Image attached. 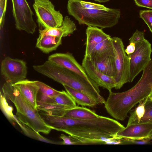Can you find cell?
I'll return each mask as SVG.
<instances>
[{
    "instance_id": "1",
    "label": "cell",
    "mask_w": 152,
    "mask_h": 152,
    "mask_svg": "<svg viewBox=\"0 0 152 152\" xmlns=\"http://www.w3.org/2000/svg\"><path fill=\"white\" fill-rule=\"evenodd\" d=\"M39 113L52 129L68 134L78 141L79 145L105 144L125 128L117 121L103 116L81 120L51 115L42 111Z\"/></svg>"
},
{
    "instance_id": "2",
    "label": "cell",
    "mask_w": 152,
    "mask_h": 152,
    "mask_svg": "<svg viewBox=\"0 0 152 152\" xmlns=\"http://www.w3.org/2000/svg\"><path fill=\"white\" fill-rule=\"evenodd\" d=\"M137 83L130 89L121 93L109 92L104 104L107 112L117 120L124 121L128 113L152 92V60L143 70Z\"/></svg>"
},
{
    "instance_id": "3",
    "label": "cell",
    "mask_w": 152,
    "mask_h": 152,
    "mask_svg": "<svg viewBox=\"0 0 152 152\" xmlns=\"http://www.w3.org/2000/svg\"><path fill=\"white\" fill-rule=\"evenodd\" d=\"M37 72L63 86L81 92L94 99L98 104H104L106 101L100 94L99 86L78 74L48 60L41 65L33 66Z\"/></svg>"
},
{
    "instance_id": "4",
    "label": "cell",
    "mask_w": 152,
    "mask_h": 152,
    "mask_svg": "<svg viewBox=\"0 0 152 152\" xmlns=\"http://www.w3.org/2000/svg\"><path fill=\"white\" fill-rule=\"evenodd\" d=\"M2 94L12 102L16 110V117L20 122L38 132L49 134L52 129L41 116L12 85L6 82L2 87Z\"/></svg>"
},
{
    "instance_id": "5",
    "label": "cell",
    "mask_w": 152,
    "mask_h": 152,
    "mask_svg": "<svg viewBox=\"0 0 152 152\" xmlns=\"http://www.w3.org/2000/svg\"><path fill=\"white\" fill-rule=\"evenodd\" d=\"M80 0H68L67 10L69 14L79 23L101 28H111L116 25L120 18L119 9L110 8L108 10L90 9L83 7Z\"/></svg>"
},
{
    "instance_id": "6",
    "label": "cell",
    "mask_w": 152,
    "mask_h": 152,
    "mask_svg": "<svg viewBox=\"0 0 152 152\" xmlns=\"http://www.w3.org/2000/svg\"><path fill=\"white\" fill-rule=\"evenodd\" d=\"M116 73L114 77L116 89H120L129 81V60L125 52L122 39L118 37H111Z\"/></svg>"
},
{
    "instance_id": "7",
    "label": "cell",
    "mask_w": 152,
    "mask_h": 152,
    "mask_svg": "<svg viewBox=\"0 0 152 152\" xmlns=\"http://www.w3.org/2000/svg\"><path fill=\"white\" fill-rule=\"evenodd\" d=\"M33 7L39 26L44 29L61 26L64 20L62 15L57 11L49 0H34Z\"/></svg>"
},
{
    "instance_id": "8",
    "label": "cell",
    "mask_w": 152,
    "mask_h": 152,
    "mask_svg": "<svg viewBox=\"0 0 152 152\" xmlns=\"http://www.w3.org/2000/svg\"><path fill=\"white\" fill-rule=\"evenodd\" d=\"M135 44V51L128 56L129 60V83L132 82L151 60L152 49L151 44L148 41L145 39Z\"/></svg>"
},
{
    "instance_id": "9",
    "label": "cell",
    "mask_w": 152,
    "mask_h": 152,
    "mask_svg": "<svg viewBox=\"0 0 152 152\" xmlns=\"http://www.w3.org/2000/svg\"><path fill=\"white\" fill-rule=\"evenodd\" d=\"M11 0L12 15L16 29L28 34H33L37 25L33 19L34 13L26 0Z\"/></svg>"
},
{
    "instance_id": "10",
    "label": "cell",
    "mask_w": 152,
    "mask_h": 152,
    "mask_svg": "<svg viewBox=\"0 0 152 152\" xmlns=\"http://www.w3.org/2000/svg\"><path fill=\"white\" fill-rule=\"evenodd\" d=\"M1 72L6 82L15 84L26 78V63L22 60L7 57L1 62Z\"/></svg>"
},
{
    "instance_id": "11",
    "label": "cell",
    "mask_w": 152,
    "mask_h": 152,
    "mask_svg": "<svg viewBox=\"0 0 152 152\" xmlns=\"http://www.w3.org/2000/svg\"><path fill=\"white\" fill-rule=\"evenodd\" d=\"M48 60L78 74L90 81L94 82L88 77L82 65L71 53H56L49 56Z\"/></svg>"
},
{
    "instance_id": "12",
    "label": "cell",
    "mask_w": 152,
    "mask_h": 152,
    "mask_svg": "<svg viewBox=\"0 0 152 152\" xmlns=\"http://www.w3.org/2000/svg\"><path fill=\"white\" fill-rule=\"evenodd\" d=\"M82 65L88 77L99 86L107 89L109 92L115 88L114 78L104 74L97 69L87 57L84 56Z\"/></svg>"
},
{
    "instance_id": "13",
    "label": "cell",
    "mask_w": 152,
    "mask_h": 152,
    "mask_svg": "<svg viewBox=\"0 0 152 152\" xmlns=\"http://www.w3.org/2000/svg\"><path fill=\"white\" fill-rule=\"evenodd\" d=\"M130 113L127 126L139 124H152V100L147 97L140 101Z\"/></svg>"
},
{
    "instance_id": "14",
    "label": "cell",
    "mask_w": 152,
    "mask_h": 152,
    "mask_svg": "<svg viewBox=\"0 0 152 152\" xmlns=\"http://www.w3.org/2000/svg\"><path fill=\"white\" fill-rule=\"evenodd\" d=\"M152 133V124L146 123L127 126L119 131L116 137L129 140L148 138Z\"/></svg>"
},
{
    "instance_id": "15",
    "label": "cell",
    "mask_w": 152,
    "mask_h": 152,
    "mask_svg": "<svg viewBox=\"0 0 152 152\" xmlns=\"http://www.w3.org/2000/svg\"><path fill=\"white\" fill-rule=\"evenodd\" d=\"M12 85L34 109L37 110V97L39 88L35 81L25 79Z\"/></svg>"
},
{
    "instance_id": "16",
    "label": "cell",
    "mask_w": 152,
    "mask_h": 152,
    "mask_svg": "<svg viewBox=\"0 0 152 152\" xmlns=\"http://www.w3.org/2000/svg\"><path fill=\"white\" fill-rule=\"evenodd\" d=\"M86 50L84 56H88L98 44L111 38L102 29L97 27L88 26L86 30Z\"/></svg>"
},
{
    "instance_id": "17",
    "label": "cell",
    "mask_w": 152,
    "mask_h": 152,
    "mask_svg": "<svg viewBox=\"0 0 152 152\" xmlns=\"http://www.w3.org/2000/svg\"><path fill=\"white\" fill-rule=\"evenodd\" d=\"M77 30L76 26L73 21L67 16L65 17L62 25L59 27L39 29V35H48L62 38L73 34Z\"/></svg>"
},
{
    "instance_id": "18",
    "label": "cell",
    "mask_w": 152,
    "mask_h": 152,
    "mask_svg": "<svg viewBox=\"0 0 152 152\" xmlns=\"http://www.w3.org/2000/svg\"><path fill=\"white\" fill-rule=\"evenodd\" d=\"M113 54L111 37L97 45L88 56H84L87 57L91 62H94Z\"/></svg>"
},
{
    "instance_id": "19",
    "label": "cell",
    "mask_w": 152,
    "mask_h": 152,
    "mask_svg": "<svg viewBox=\"0 0 152 152\" xmlns=\"http://www.w3.org/2000/svg\"><path fill=\"white\" fill-rule=\"evenodd\" d=\"M62 43V38L48 35L39 34L36 47L45 53H48L56 50Z\"/></svg>"
},
{
    "instance_id": "20",
    "label": "cell",
    "mask_w": 152,
    "mask_h": 152,
    "mask_svg": "<svg viewBox=\"0 0 152 152\" xmlns=\"http://www.w3.org/2000/svg\"><path fill=\"white\" fill-rule=\"evenodd\" d=\"M63 116L76 119L86 120L97 118L100 115L88 108L76 106L66 110Z\"/></svg>"
},
{
    "instance_id": "21",
    "label": "cell",
    "mask_w": 152,
    "mask_h": 152,
    "mask_svg": "<svg viewBox=\"0 0 152 152\" xmlns=\"http://www.w3.org/2000/svg\"><path fill=\"white\" fill-rule=\"evenodd\" d=\"M92 62L97 69L104 74L115 77L116 71L114 54L107 56L98 61Z\"/></svg>"
},
{
    "instance_id": "22",
    "label": "cell",
    "mask_w": 152,
    "mask_h": 152,
    "mask_svg": "<svg viewBox=\"0 0 152 152\" xmlns=\"http://www.w3.org/2000/svg\"><path fill=\"white\" fill-rule=\"evenodd\" d=\"M66 91L78 105L93 107L98 104L93 99L86 94L66 86H63Z\"/></svg>"
},
{
    "instance_id": "23",
    "label": "cell",
    "mask_w": 152,
    "mask_h": 152,
    "mask_svg": "<svg viewBox=\"0 0 152 152\" xmlns=\"http://www.w3.org/2000/svg\"><path fill=\"white\" fill-rule=\"evenodd\" d=\"M44 103H56L70 108L77 106L76 103L70 95L64 91H61L60 93L55 96L47 97Z\"/></svg>"
},
{
    "instance_id": "24",
    "label": "cell",
    "mask_w": 152,
    "mask_h": 152,
    "mask_svg": "<svg viewBox=\"0 0 152 152\" xmlns=\"http://www.w3.org/2000/svg\"><path fill=\"white\" fill-rule=\"evenodd\" d=\"M16 117V116H15ZM15 121L24 133L31 138L43 142L56 145H62V141H56L47 139L41 135L39 132L33 130L19 121L16 118Z\"/></svg>"
},
{
    "instance_id": "25",
    "label": "cell",
    "mask_w": 152,
    "mask_h": 152,
    "mask_svg": "<svg viewBox=\"0 0 152 152\" xmlns=\"http://www.w3.org/2000/svg\"><path fill=\"white\" fill-rule=\"evenodd\" d=\"M35 81L39 88L38 94L39 95V97L37 98V105L41 104L46 97L55 96L61 92V91L56 90L42 82Z\"/></svg>"
},
{
    "instance_id": "26",
    "label": "cell",
    "mask_w": 152,
    "mask_h": 152,
    "mask_svg": "<svg viewBox=\"0 0 152 152\" xmlns=\"http://www.w3.org/2000/svg\"><path fill=\"white\" fill-rule=\"evenodd\" d=\"M7 99L0 92V106L1 110L8 120L12 124L15 121L16 117L13 113V107L9 105Z\"/></svg>"
},
{
    "instance_id": "27",
    "label": "cell",
    "mask_w": 152,
    "mask_h": 152,
    "mask_svg": "<svg viewBox=\"0 0 152 152\" xmlns=\"http://www.w3.org/2000/svg\"><path fill=\"white\" fill-rule=\"evenodd\" d=\"M139 15L148 26L152 33V10H140Z\"/></svg>"
},
{
    "instance_id": "28",
    "label": "cell",
    "mask_w": 152,
    "mask_h": 152,
    "mask_svg": "<svg viewBox=\"0 0 152 152\" xmlns=\"http://www.w3.org/2000/svg\"><path fill=\"white\" fill-rule=\"evenodd\" d=\"M80 3L81 6L86 9L104 10H108L110 9L105 7L103 5L82 0H80Z\"/></svg>"
},
{
    "instance_id": "29",
    "label": "cell",
    "mask_w": 152,
    "mask_h": 152,
    "mask_svg": "<svg viewBox=\"0 0 152 152\" xmlns=\"http://www.w3.org/2000/svg\"><path fill=\"white\" fill-rule=\"evenodd\" d=\"M145 38L144 32L136 30L132 35L129 39V42L135 43L137 42L141 41Z\"/></svg>"
},
{
    "instance_id": "30",
    "label": "cell",
    "mask_w": 152,
    "mask_h": 152,
    "mask_svg": "<svg viewBox=\"0 0 152 152\" xmlns=\"http://www.w3.org/2000/svg\"><path fill=\"white\" fill-rule=\"evenodd\" d=\"M60 138L63 140L62 141V145H79L78 142L69 135L67 136L61 134Z\"/></svg>"
},
{
    "instance_id": "31",
    "label": "cell",
    "mask_w": 152,
    "mask_h": 152,
    "mask_svg": "<svg viewBox=\"0 0 152 152\" xmlns=\"http://www.w3.org/2000/svg\"><path fill=\"white\" fill-rule=\"evenodd\" d=\"M7 0H0V25L1 26L4 24V16L6 10Z\"/></svg>"
},
{
    "instance_id": "32",
    "label": "cell",
    "mask_w": 152,
    "mask_h": 152,
    "mask_svg": "<svg viewBox=\"0 0 152 152\" xmlns=\"http://www.w3.org/2000/svg\"><path fill=\"white\" fill-rule=\"evenodd\" d=\"M126 144H149L151 142V139L147 138L141 139H126Z\"/></svg>"
},
{
    "instance_id": "33",
    "label": "cell",
    "mask_w": 152,
    "mask_h": 152,
    "mask_svg": "<svg viewBox=\"0 0 152 152\" xmlns=\"http://www.w3.org/2000/svg\"><path fill=\"white\" fill-rule=\"evenodd\" d=\"M138 7L152 9V0H134Z\"/></svg>"
},
{
    "instance_id": "34",
    "label": "cell",
    "mask_w": 152,
    "mask_h": 152,
    "mask_svg": "<svg viewBox=\"0 0 152 152\" xmlns=\"http://www.w3.org/2000/svg\"><path fill=\"white\" fill-rule=\"evenodd\" d=\"M129 45L125 49V52L128 56H129L135 51V44L133 42H129Z\"/></svg>"
},
{
    "instance_id": "35",
    "label": "cell",
    "mask_w": 152,
    "mask_h": 152,
    "mask_svg": "<svg viewBox=\"0 0 152 152\" xmlns=\"http://www.w3.org/2000/svg\"><path fill=\"white\" fill-rule=\"evenodd\" d=\"M100 3H104L107 2L110 0H94Z\"/></svg>"
},
{
    "instance_id": "36",
    "label": "cell",
    "mask_w": 152,
    "mask_h": 152,
    "mask_svg": "<svg viewBox=\"0 0 152 152\" xmlns=\"http://www.w3.org/2000/svg\"><path fill=\"white\" fill-rule=\"evenodd\" d=\"M148 97L150 99L152 100V92L149 96Z\"/></svg>"
},
{
    "instance_id": "37",
    "label": "cell",
    "mask_w": 152,
    "mask_h": 152,
    "mask_svg": "<svg viewBox=\"0 0 152 152\" xmlns=\"http://www.w3.org/2000/svg\"><path fill=\"white\" fill-rule=\"evenodd\" d=\"M148 138H149L151 139V140L152 139V133L151 135Z\"/></svg>"
}]
</instances>
